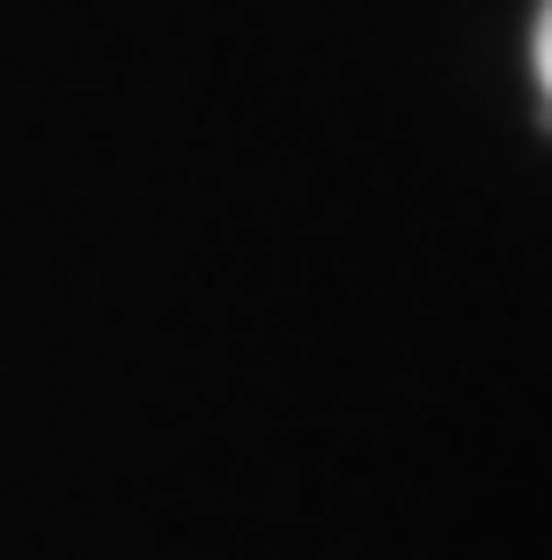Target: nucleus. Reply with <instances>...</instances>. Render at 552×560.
Here are the masks:
<instances>
[{
  "label": "nucleus",
  "instance_id": "obj_1",
  "mask_svg": "<svg viewBox=\"0 0 552 560\" xmlns=\"http://www.w3.org/2000/svg\"><path fill=\"white\" fill-rule=\"evenodd\" d=\"M536 83L552 100V0H544V18H536Z\"/></svg>",
  "mask_w": 552,
  "mask_h": 560
}]
</instances>
